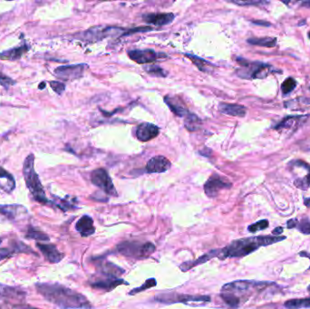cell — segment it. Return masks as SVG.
Returning <instances> with one entry per match:
<instances>
[{
	"instance_id": "obj_2",
	"label": "cell",
	"mask_w": 310,
	"mask_h": 309,
	"mask_svg": "<svg viewBox=\"0 0 310 309\" xmlns=\"http://www.w3.org/2000/svg\"><path fill=\"white\" fill-rule=\"evenodd\" d=\"M285 239L286 237L282 236H258L239 238L233 240L229 245L220 250L218 258L220 260L243 258L258 251L261 246H270Z\"/></svg>"
},
{
	"instance_id": "obj_8",
	"label": "cell",
	"mask_w": 310,
	"mask_h": 309,
	"mask_svg": "<svg viewBox=\"0 0 310 309\" xmlns=\"http://www.w3.org/2000/svg\"><path fill=\"white\" fill-rule=\"evenodd\" d=\"M91 181L97 188L101 189L103 193H106L109 196L116 197L117 192L114 185L112 183L111 177L108 174L107 171L104 169H96L91 173Z\"/></svg>"
},
{
	"instance_id": "obj_26",
	"label": "cell",
	"mask_w": 310,
	"mask_h": 309,
	"mask_svg": "<svg viewBox=\"0 0 310 309\" xmlns=\"http://www.w3.org/2000/svg\"><path fill=\"white\" fill-rule=\"evenodd\" d=\"M219 251L220 250H213V251L208 252L207 254H204L202 257H200L198 260H194V261H187V262L182 263L180 266V270L183 271V272H186V271H188L190 269H194L195 267H197L199 265L206 263L209 260H211L213 258H218Z\"/></svg>"
},
{
	"instance_id": "obj_50",
	"label": "cell",
	"mask_w": 310,
	"mask_h": 309,
	"mask_svg": "<svg viewBox=\"0 0 310 309\" xmlns=\"http://www.w3.org/2000/svg\"><path fill=\"white\" fill-rule=\"evenodd\" d=\"M45 83H43V84H41V85H39V89H44V88H45Z\"/></svg>"
},
{
	"instance_id": "obj_36",
	"label": "cell",
	"mask_w": 310,
	"mask_h": 309,
	"mask_svg": "<svg viewBox=\"0 0 310 309\" xmlns=\"http://www.w3.org/2000/svg\"><path fill=\"white\" fill-rule=\"evenodd\" d=\"M144 70L148 73L149 75H152V76H154V77H165L168 75V73L164 69H162V68H160L159 66H156V65L145 66L144 67Z\"/></svg>"
},
{
	"instance_id": "obj_38",
	"label": "cell",
	"mask_w": 310,
	"mask_h": 309,
	"mask_svg": "<svg viewBox=\"0 0 310 309\" xmlns=\"http://www.w3.org/2000/svg\"><path fill=\"white\" fill-rule=\"evenodd\" d=\"M269 226H270L269 220H260V221H257L256 223L250 225V226L247 227V230H249L250 232L255 233L257 232V231H260V230H263V229H267Z\"/></svg>"
},
{
	"instance_id": "obj_15",
	"label": "cell",
	"mask_w": 310,
	"mask_h": 309,
	"mask_svg": "<svg viewBox=\"0 0 310 309\" xmlns=\"http://www.w3.org/2000/svg\"><path fill=\"white\" fill-rule=\"evenodd\" d=\"M27 292L19 287L0 284V298L9 302L21 303L26 299Z\"/></svg>"
},
{
	"instance_id": "obj_17",
	"label": "cell",
	"mask_w": 310,
	"mask_h": 309,
	"mask_svg": "<svg viewBox=\"0 0 310 309\" xmlns=\"http://www.w3.org/2000/svg\"><path fill=\"white\" fill-rule=\"evenodd\" d=\"M36 248L41 251V253L45 257L51 264L59 263L65 258V254L60 252L57 248L53 244L47 243H36Z\"/></svg>"
},
{
	"instance_id": "obj_18",
	"label": "cell",
	"mask_w": 310,
	"mask_h": 309,
	"mask_svg": "<svg viewBox=\"0 0 310 309\" xmlns=\"http://www.w3.org/2000/svg\"><path fill=\"white\" fill-rule=\"evenodd\" d=\"M15 253H27L36 255L30 246H27L22 241L14 239L9 243V248H5L0 250V260L6 259L8 257L13 255Z\"/></svg>"
},
{
	"instance_id": "obj_49",
	"label": "cell",
	"mask_w": 310,
	"mask_h": 309,
	"mask_svg": "<svg viewBox=\"0 0 310 309\" xmlns=\"http://www.w3.org/2000/svg\"><path fill=\"white\" fill-rule=\"evenodd\" d=\"M299 255L300 256H304V257H307V258H308V259H309L310 260V255L309 254H307V253H306V252H301V253H300V254H299ZM310 269V268H309Z\"/></svg>"
},
{
	"instance_id": "obj_22",
	"label": "cell",
	"mask_w": 310,
	"mask_h": 309,
	"mask_svg": "<svg viewBox=\"0 0 310 309\" xmlns=\"http://www.w3.org/2000/svg\"><path fill=\"white\" fill-rule=\"evenodd\" d=\"M77 231L80 233L82 237H89L95 234V228L94 220L90 216L84 215L81 217L76 224Z\"/></svg>"
},
{
	"instance_id": "obj_13",
	"label": "cell",
	"mask_w": 310,
	"mask_h": 309,
	"mask_svg": "<svg viewBox=\"0 0 310 309\" xmlns=\"http://www.w3.org/2000/svg\"><path fill=\"white\" fill-rule=\"evenodd\" d=\"M231 187V183L229 180L220 177L218 174H212L207 180L204 185V192L209 198H215L223 189Z\"/></svg>"
},
{
	"instance_id": "obj_30",
	"label": "cell",
	"mask_w": 310,
	"mask_h": 309,
	"mask_svg": "<svg viewBox=\"0 0 310 309\" xmlns=\"http://www.w3.org/2000/svg\"><path fill=\"white\" fill-rule=\"evenodd\" d=\"M25 237L27 239H33L36 241H49L50 240V237H48L47 234H45V232L41 231L33 226H28Z\"/></svg>"
},
{
	"instance_id": "obj_46",
	"label": "cell",
	"mask_w": 310,
	"mask_h": 309,
	"mask_svg": "<svg viewBox=\"0 0 310 309\" xmlns=\"http://www.w3.org/2000/svg\"><path fill=\"white\" fill-rule=\"evenodd\" d=\"M15 307L17 309H39L36 307H32V306H24V305H15Z\"/></svg>"
},
{
	"instance_id": "obj_37",
	"label": "cell",
	"mask_w": 310,
	"mask_h": 309,
	"mask_svg": "<svg viewBox=\"0 0 310 309\" xmlns=\"http://www.w3.org/2000/svg\"><path fill=\"white\" fill-rule=\"evenodd\" d=\"M156 284H157V282H156V279H155V278H150V279L145 281V283H144L142 287H137V288H135V289L131 290L129 295H130V296L136 295V294H138L139 292H143L144 291V290H146V289H148V288L155 287Z\"/></svg>"
},
{
	"instance_id": "obj_53",
	"label": "cell",
	"mask_w": 310,
	"mask_h": 309,
	"mask_svg": "<svg viewBox=\"0 0 310 309\" xmlns=\"http://www.w3.org/2000/svg\"><path fill=\"white\" fill-rule=\"evenodd\" d=\"M308 37H309V39H310V31L308 32Z\"/></svg>"
},
{
	"instance_id": "obj_9",
	"label": "cell",
	"mask_w": 310,
	"mask_h": 309,
	"mask_svg": "<svg viewBox=\"0 0 310 309\" xmlns=\"http://www.w3.org/2000/svg\"><path fill=\"white\" fill-rule=\"evenodd\" d=\"M28 214L25 207L19 204L0 205V222H16Z\"/></svg>"
},
{
	"instance_id": "obj_43",
	"label": "cell",
	"mask_w": 310,
	"mask_h": 309,
	"mask_svg": "<svg viewBox=\"0 0 310 309\" xmlns=\"http://www.w3.org/2000/svg\"><path fill=\"white\" fill-rule=\"evenodd\" d=\"M252 23H253L254 25H258V26H262V27H270V26H271V24H270V22H268V21L254 20V21H252Z\"/></svg>"
},
{
	"instance_id": "obj_29",
	"label": "cell",
	"mask_w": 310,
	"mask_h": 309,
	"mask_svg": "<svg viewBox=\"0 0 310 309\" xmlns=\"http://www.w3.org/2000/svg\"><path fill=\"white\" fill-rule=\"evenodd\" d=\"M27 50H28V46L27 45H23V46L16 47V48H13V49L8 50L6 52L0 53V59H3V60H17V59L20 58L25 53H27Z\"/></svg>"
},
{
	"instance_id": "obj_42",
	"label": "cell",
	"mask_w": 310,
	"mask_h": 309,
	"mask_svg": "<svg viewBox=\"0 0 310 309\" xmlns=\"http://www.w3.org/2000/svg\"><path fill=\"white\" fill-rule=\"evenodd\" d=\"M14 84H15V82L11 78H9V77L4 76L0 73V85L7 87V86L14 85Z\"/></svg>"
},
{
	"instance_id": "obj_52",
	"label": "cell",
	"mask_w": 310,
	"mask_h": 309,
	"mask_svg": "<svg viewBox=\"0 0 310 309\" xmlns=\"http://www.w3.org/2000/svg\"><path fill=\"white\" fill-rule=\"evenodd\" d=\"M307 291H308V293H310V285L308 286V287H307Z\"/></svg>"
},
{
	"instance_id": "obj_45",
	"label": "cell",
	"mask_w": 310,
	"mask_h": 309,
	"mask_svg": "<svg viewBox=\"0 0 310 309\" xmlns=\"http://www.w3.org/2000/svg\"><path fill=\"white\" fill-rule=\"evenodd\" d=\"M283 232V228H281V227H278L277 229H275L273 231H272V234L274 235V236H280V234H282Z\"/></svg>"
},
{
	"instance_id": "obj_14",
	"label": "cell",
	"mask_w": 310,
	"mask_h": 309,
	"mask_svg": "<svg viewBox=\"0 0 310 309\" xmlns=\"http://www.w3.org/2000/svg\"><path fill=\"white\" fill-rule=\"evenodd\" d=\"M307 118L308 115H291L285 117L282 121H279L277 126H274V129L287 134L295 133L300 126L305 123Z\"/></svg>"
},
{
	"instance_id": "obj_1",
	"label": "cell",
	"mask_w": 310,
	"mask_h": 309,
	"mask_svg": "<svg viewBox=\"0 0 310 309\" xmlns=\"http://www.w3.org/2000/svg\"><path fill=\"white\" fill-rule=\"evenodd\" d=\"M36 291L45 300L61 309H90L89 300L86 296L58 283H36Z\"/></svg>"
},
{
	"instance_id": "obj_40",
	"label": "cell",
	"mask_w": 310,
	"mask_h": 309,
	"mask_svg": "<svg viewBox=\"0 0 310 309\" xmlns=\"http://www.w3.org/2000/svg\"><path fill=\"white\" fill-rule=\"evenodd\" d=\"M52 89L54 90L56 94H62L66 89V85L59 81H51L49 83Z\"/></svg>"
},
{
	"instance_id": "obj_21",
	"label": "cell",
	"mask_w": 310,
	"mask_h": 309,
	"mask_svg": "<svg viewBox=\"0 0 310 309\" xmlns=\"http://www.w3.org/2000/svg\"><path fill=\"white\" fill-rule=\"evenodd\" d=\"M143 18L144 21L148 24L155 26H165L172 22L175 16L172 13L147 14L144 15Z\"/></svg>"
},
{
	"instance_id": "obj_16",
	"label": "cell",
	"mask_w": 310,
	"mask_h": 309,
	"mask_svg": "<svg viewBox=\"0 0 310 309\" xmlns=\"http://www.w3.org/2000/svg\"><path fill=\"white\" fill-rule=\"evenodd\" d=\"M91 287L97 289H102L105 292L112 291L115 287L120 285H129L121 278H108L102 276V278H96L89 281Z\"/></svg>"
},
{
	"instance_id": "obj_6",
	"label": "cell",
	"mask_w": 310,
	"mask_h": 309,
	"mask_svg": "<svg viewBox=\"0 0 310 309\" xmlns=\"http://www.w3.org/2000/svg\"><path fill=\"white\" fill-rule=\"evenodd\" d=\"M116 251L121 255L136 260L147 259L155 251V246L150 243L140 241H125L118 244Z\"/></svg>"
},
{
	"instance_id": "obj_24",
	"label": "cell",
	"mask_w": 310,
	"mask_h": 309,
	"mask_svg": "<svg viewBox=\"0 0 310 309\" xmlns=\"http://www.w3.org/2000/svg\"><path fill=\"white\" fill-rule=\"evenodd\" d=\"M164 102L167 104V106L170 108L171 112L175 114L176 116L185 117L189 111L187 107L185 106L184 103L180 101V99L170 95H166L164 97Z\"/></svg>"
},
{
	"instance_id": "obj_11",
	"label": "cell",
	"mask_w": 310,
	"mask_h": 309,
	"mask_svg": "<svg viewBox=\"0 0 310 309\" xmlns=\"http://www.w3.org/2000/svg\"><path fill=\"white\" fill-rule=\"evenodd\" d=\"M128 55L135 63L140 65H148L157 61L159 59L168 57L166 54L158 53L153 49L130 50L128 51Z\"/></svg>"
},
{
	"instance_id": "obj_31",
	"label": "cell",
	"mask_w": 310,
	"mask_h": 309,
	"mask_svg": "<svg viewBox=\"0 0 310 309\" xmlns=\"http://www.w3.org/2000/svg\"><path fill=\"white\" fill-rule=\"evenodd\" d=\"M202 125H203L202 120L194 113L189 112L184 117V126L187 130L191 131V132L198 131L199 129H201Z\"/></svg>"
},
{
	"instance_id": "obj_10",
	"label": "cell",
	"mask_w": 310,
	"mask_h": 309,
	"mask_svg": "<svg viewBox=\"0 0 310 309\" xmlns=\"http://www.w3.org/2000/svg\"><path fill=\"white\" fill-rule=\"evenodd\" d=\"M123 32H125L123 29L117 27H93L82 34L83 36L82 39L87 42H96L102 40L103 38L107 36H119Z\"/></svg>"
},
{
	"instance_id": "obj_3",
	"label": "cell",
	"mask_w": 310,
	"mask_h": 309,
	"mask_svg": "<svg viewBox=\"0 0 310 309\" xmlns=\"http://www.w3.org/2000/svg\"><path fill=\"white\" fill-rule=\"evenodd\" d=\"M263 283L238 280L225 284L220 290V297L231 308H238L243 302L247 300L246 294L253 288L261 287Z\"/></svg>"
},
{
	"instance_id": "obj_20",
	"label": "cell",
	"mask_w": 310,
	"mask_h": 309,
	"mask_svg": "<svg viewBox=\"0 0 310 309\" xmlns=\"http://www.w3.org/2000/svg\"><path fill=\"white\" fill-rule=\"evenodd\" d=\"M160 134L159 127L153 123L144 122L140 125L136 129V137L141 142H148L156 138Z\"/></svg>"
},
{
	"instance_id": "obj_5",
	"label": "cell",
	"mask_w": 310,
	"mask_h": 309,
	"mask_svg": "<svg viewBox=\"0 0 310 309\" xmlns=\"http://www.w3.org/2000/svg\"><path fill=\"white\" fill-rule=\"evenodd\" d=\"M237 61L241 68L238 69L236 73L238 77L243 79H264L271 74H281L280 70L273 68L269 64L251 62L241 57H238Z\"/></svg>"
},
{
	"instance_id": "obj_23",
	"label": "cell",
	"mask_w": 310,
	"mask_h": 309,
	"mask_svg": "<svg viewBox=\"0 0 310 309\" xmlns=\"http://www.w3.org/2000/svg\"><path fill=\"white\" fill-rule=\"evenodd\" d=\"M98 272L102 276L108 278H120V276L125 273V270L116 265L112 264L109 261L103 260L98 264Z\"/></svg>"
},
{
	"instance_id": "obj_7",
	"label": "cell",
	"mask_w": 310,
	"mask_h": 309,
	"mask_svg": "<svg viewBox=\"0 0 310 309\" xmlns=\"http://www.w3.org/2000/svg\"><path fill=\"white\" fill-rule=\"evenodd\" d=\"M157 302L163 304H174V303H182L186 305H192L194 303H209L211 302V297L208 296H192L184 295L179 293H167L160 294L154 298Z\"/></svg>"
},
{
	"instance_id": "obj_48",
	"label": "cell",
	"mask_w": 310,
	"mask_h": 309,
	"mask_svg": "<svg viewBox=\"0 0 310 309\" xmlns=\"http://www.w3.org/2000/svg\"><path fill=\"white\" fill-rule=\"evenodd\" d=\"M304 204H305V206L307 207V208H309L310 207V197L305 198V199H304Z\"/></svg>"
},
{
	"instance_id": "obj_39",
	"label": "cell",
	"mask_w": 310,
	"mask_h": 309,
	"mask_svg": "<svg viewBox=\"0 0 310 309\" xmlns=\"http://www.w3.org/2000/svg\"><path fill=\"white\" fill-rule=\"evenodd\" d=\"M300 232L306 235L310 234V219L304 218L300 221H298L297 227H296Z\"/></svg>"
},
{
	"instance_id": "obj_25",
	"label": "cell",
	"mask_w": 310,
	"mask_h": 309,
	"mask_svg": "<svg viewBox=\"0 0 310 309\" xmlns=\"http://www.w3.org/2000/svg\"><path fill=\"white\" fill-rule=\"evenodd\" d=\"M16 188V181L13 176L8 170L0 167V193L9 194Z\"/></svg>"
},
{
	"instance_id": "obj_4",
	"label": "cell",
	"mask_w": 310,
	"mask_h": 309,
	"mask_svg": "<svg viewBox=\"0 0 310 309\" xmlns=\"http://www.w3.org/2000/svg\"><path fill=\"white\" fill-rule=\"evenodd\" d=\"M34 162L35 157L33 154H30L26 158L23 164V173L27 189L36 202L41 204H52V202L46 198L43 185L41 183L38 175L36 174Z\"/></svg>"
},
{
	"instance_id": "obj_44",
	"label": "cell",
	"mask_w": 310,
	"mask_h": 309,
	"mask_svg": "<svg viewBox=\"0 0 310 309\" xmlns=\"http://www.w3.org/2000/svg\"><path fill=\"white\" fill-rule=\"evenodd\" d=\"M297 221H298V220H297V219H292V220H288V223H287L288 229H294V228H296Z\"/></svg>"
},
{
	"instance_id": "obj_41",
	"label": "cell",
	"mask_w": 310,
	"mask_h": 309,
	"mask_svg": "<svg viewBox=\"0 0 310 309\" xmlns=\"http://www.w3.org/2000/svg\"><path fill=\"white\" fill-rule=\"evenodd\" d=\"M233 4L238 5V6H262V5L269 4V2L267 1H232Z\"/></svg>"
},
{
	"instance_id": "obj_35",
	"label": "cell",
	"mask_w": 310,
	"mask_h": 309,
	"mask_svg": "<svg viewBox=\"0 0 310 309\" xmlns=\"http://www.w3.org/2000/svg\"><path fill=\"white\" fill-rule=\"evenodd\" d=\"M297 81L295 80L293 77H288L281 85V93L284 96H287L297 87Z\"/></svg>"
},
{
	"instance_id": "obj_27",
	"label": "cell",
	"mask_w": 310,
	"mask_h": 309,
	"mask_svg": "<svg viewBox=\"0 0 310 309\" xmlns=\"http://www.w3.org/2000/svg\"><path fill=\"white\" fill-rule=\"evenodd\" d=\"M291 165H294L295 167H299V168H303L307 171L306 176L303 177V178H299L295 180V186L297 187L300 190H307L310 188V164L306 163L305 161H301V160H295L293 161L291 163Z\"/></svg>"
},
{
	"instance_id": "obj_34",
	"label": "cell",
	"mask_w": 310,
	"mask_h": 309,
	"mask_svg": "<svg viewBox=\"0 0 310 309\" xmlns=\"http://www.w3.org/2000/svg\"><path fill=\"white\" fill-rule=\"evenodd\" d=\"M185 55L188 56V57L194 62V65H195L201 71H203V72H209L210 69L213 67L212 64L209 63L208 61L204 60V59L201 58V57H197V56H195V55H192V54H186Z\"/></svg>"
},
{
	"instance_id": "obj_28",
	"label": "cell",
	"mask_w": 310,
	"mask_h": 309,
	"mask_svg": "<svg viewBox=\"0 0 310 309\" xmlns=\"http://www.w3.org/2000/svg\"><path fill=\"white\" fill-rule=\"evenodd\" d=\"M220 112L230 116L244 117L247 113V108L240 104L221 103L219 105Z\"/></svg>"
},
{
	"instance_id": "obj_51",
	"label": "cell",
	"mask_w": 310,
	"mask_h": 309,
	"mask_svg": "<svg viewBox=\"0 0 310 309\" xmlns=\"http://www.w3.org/2000/svg\"><path fill=\"white\" fill-rule=\"evenodd\" d=\"M3 241V237H0V244Z\"/></svg>"
},
{
	"instance_id": "obj_32",
	"label": "cell",
	"mask_w": 310,
	"mask_h": 309,
	"mask_svg": "<svg viewBox=\"0 0 310 309\" xmlns=\"http://www.w3.org/2000/svg\"><path fill=\"white\" fill-rule=\"evenodd\" d=\"M277 38L276 37H252L247 39V43L253 45H259L263 47H274L277 45Z\"/></svg>"
},
{
	"instance_id": "obj_19",
	"label": "cell",
	"mask_w": 310,
	"mask_h": 309,
	"mask_svg": "<svg viewBox=\"0 0 310 309\" xmlns=\"http://www.w3.org/2000/svg\"><path fill=\"white\" fill-rule=\"evenodd\" d=\"M171 168V162L164 156L153 157L146 164V171L148 173H162Z\"/></svg>"
},
{
	"instance_id": "obj_47",
	"label": "cell",
	"mask_w": 310,
	"mask_h": 309,
	"mask_svg": "<svg viewBox=\"0 0 310 309\" xmlns=\"http://www.w3.org/2000/svg\"><path fill=\"white\" fill-rule=\"evenodd\" d=\"M300 4H301L302 7L310 9V0H308V1H303Z\"/></svg>"
},
{
	"instance_id": "obj_54",
	"label": "cell",
	"mask_w": 310,
	"mask_h": 309,
	"mask_svg": "<svg viewBox=\"0 0 310 309\" xmlns=\"http://www.w3.org/2000/svg\"><path fill=\"white\" fill-rule=\"evenodd\" d=\"M0 309H2V306H1V305H0Z\"/></svg>"
},
{
	"instance_id": "obj_12",
	"label": "cell",
	"mask_w": 310,
	"mask_h": 309,
	"mask_svg": "<svg viewBox=\"0 0 310 309\" xmlns=\"http://www.w3.org/2000/svg\"><path fill=\"white\" fill-rule=\"evenodd\" d=\"M87 68L85 64L72 65V66H62L54 70L55 77L59 79L66 81H72L83 77L84 72Z\"/></svg>"
},
{
	"instance_id": "obj_33",
	"label": "cell",
	"mask_w": 310,
	"mask_h": 309,
	"mask_svg": "<svg viewBox=\"0 0 310 309\" xmlns=\"http://www.w3.org/2000/svg\"><path fill=\"white\" fill-rule=\"evenodd\" d=\"M284 306L288 309L310 308V296L306 298H297L286 301Z\"/></svg>"
}]
</instances>
